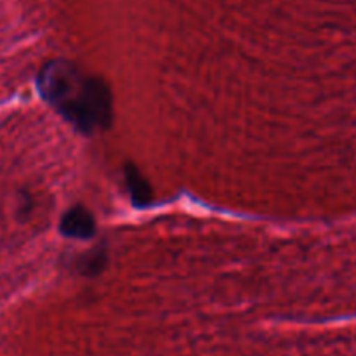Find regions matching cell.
<instances>
[{"instance_id":"1","label":"cell","mask_w":356,"mask_h":356,"mask_svg":"<svg viewBox=\"0 0 356 356\" xmlns=\"http://www.w3.org/2000/svg\"><path fill=\"white\" fill-rule=\"evenodd\" d=\"M40 92L66 120L83 132L101 131L111 122L110 89L66 59H54L38 76Z\"/></svg>"},{"instance_id":"2","label":"cell","mask_w":356,"mask_h":356,"mask_svg":"<svg viewBox=\"0 0 356 356\" xmlns=\"http://www.w3.org/2000/svg\"><path fill=\"white\" fill-rule=\"evenodd\" d=\"M61 232L72 238H90L96 232V222L87 209L73 207L63 216Z\"/></svg>"},{"instance_id":"3","label":"cell","mask_w":356,"mask_h":356,"mask_svg":"<svg viewBox=\"0 0 356 356\" xmlns=\"http://www.w3.org/2000/svg\"><path fill=\"white\" fill-rule=\"evenodd\" d=\"M125 177H127V186L129 191H131V197L134 200V204L138 205H146L149 200H152V188L146 183L145 177L139 174V170L136 169H127L125 172Z\"/></svg>"}]
</instances>
